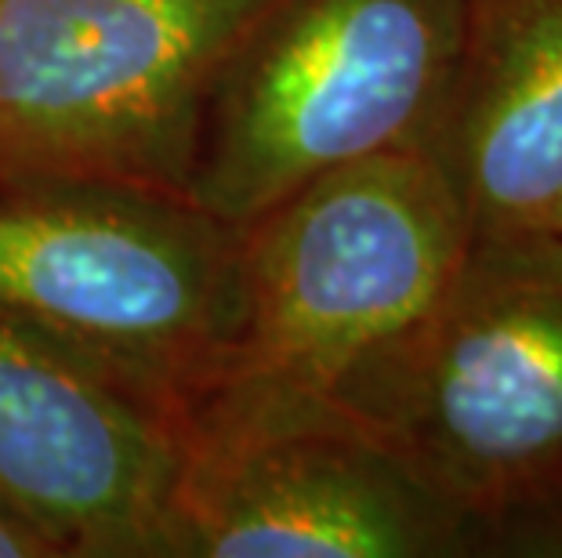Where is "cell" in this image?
<instances>
[{
	"mask_svg": "<svg viewBox=\"0 0 562 558\" xmlns=\"http://www.w3.org/2000/svg\"><path fill=\"white\" fill-rule=\"evenodd\" d=\"M472 0H272L214 77L182 196L247 229L345 163L425 146Z\"/></svg>",
	"mask_w": 562,
	"mask_h": 558,
	"instance_id": "3",
	"label": "cell"
},
{
	"mask_svg": "<svg viewBox=\"0 0 562 558\" xmlns=\"http://www.w3.org/2000/svg\"><path fill=\"white\" fill-rule=\"evenodd\" d=\"M425 146L469 236L562 232V0H472Z\"/></svg>",
	"mask_w": 562,
	"mask_h": 558,
	"instance_id": "8",
	"label": "cell"
},
{
	"mask_svg": "<svg viewBox=\"0 0 562 558\" xmlns=\"http://www.w3.org/2000/svg\"><path fill=\"white\" fill-rule=\"evenodd\" d=\"M272 0H0V178L182 193L214 77Z\"/></svg>",
	"mask_w": 562,
	"mask_h": 558,
	"instance_id": "5",
	"label": "cell"
},
{
	"mask_svg": "<svg viewBox=\"0 0 562 558\" xmlns=\"http://www.w3.org/2000/svg\"><path fill=\"white\" fill-rule=\"evenodd\" d=\"M240 232L244 323L200 402L334 399L439 298L472 240L428 146L319 174Z\"/></svg>",
	"mask_w": 562,
	"mask_h": 558,
	"instance_id": "4",
	"label": "cell"
},
{
	"mask_svg": "<svg viewBox=\"0 0 562 558\" xmlns=\"http://www.w3.org/2000/svg\"><path fill=\"white\" fill-rule=\"evenodd\" d=\"M47 555L52 551L44 548L37 533L26 529L19 519H11L0 508V558H47Z\"/></svg>",
	"mask_w": 562,
	"mask_h": 558,
	"instance_id": "9",
	"label": "cell"
},
{
	"mask_svg": "<svg viewBox=\"0 0 562 558\" xmlns=\"http://www.w3.org/2000/svg\"><path fill=\"white\" fill-rule=\"evenodd\" d=\"M334 402L475 519L486 555H562V232L472 236Z\"/></svg>",
	"mask_w": 562,
	"mask_h": 558,
	"instance_id": "1",
	"label": "cell"
},
{
	"mask_svg": "<svg viewBox=\"0 0 562 558\" xmlns=\"http://www.w3.org/2000/svg\"><path fill=\"white\" fill-rule=\"evenodd\" d=\"M0 316L186 421L244 323V232L182 193L0 178Z\"/></svg>",
	"mask_w": 562,
	"mask_h": 558,
	"instance_id": "2",
	"label": "cell"
},
{
	"mask_svg": "<svg viewBox=\"0 0 562 558\" xmlns=\"http://www.w3.org/2000/svg\"><path fill=\"white\" fill-rule=\"evenodd\" d=\"M182 439L175 555H486L475 519L334 399L200 402Z\"/></svg>",
	"mask_w": 562,
	"mask_h": 558,
	"instance_id": "6",
	"label": "cell"
},
{
	"mask_svg": "<svg viewBox=\"0 0 562 558\" xmlns=\"http://www.w3.org/2000/svg\"><path fill=\"white\" fill-rule=\"evenodd\" d=\"M182 421L0 316V508L52 555H175Z\"/></svg>",
	"mask_w": 562,
	"mask_h": 558,
	"instance_id": "7",
	"label": "cell"
}]
</instances>
